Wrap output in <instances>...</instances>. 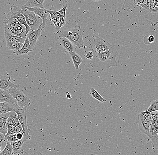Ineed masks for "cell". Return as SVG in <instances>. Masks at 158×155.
I'll list each match as a JSON object with an SVG mask.
<instances>
[{"label": "cell", "instance_id": "603a6c76", "mask_svg": "<svg viewBox=\"0 0 158 155\" xmlns=\"http://www.w3.org/2000/svg\"><path fill=\"white\" fill-rule=\"evenodd\" d=\"M90 95L100 102L105 103L106 101V100L102 97L100 94H99V93L93 87L91 88L90 90Z\"/></svg>", "mask_w": 158, "mask_h": 155}, {"label": "cell", "instance_id": "d4e9b609", "mask_svg": "<svg viewBox=\"0 0 158 155\" xmlns=\"http://www.w3.org/2000/svg\"><path fill=\"white\" fill-rule=\"evenodd\" d=\"M13 154V149L11 143L7 142L6 147L0 153V155H12Z\"/></svg>", "mask_w": 158, "mask_h": 155}, {"label": "cell", "instance_id": "4316f807", "mask_svg": "<svg viewBox=\"0 0 158 155\" xmlns=\"http://www.w3.org/2000/svg\"><path fill=\"white\" fill-rule=\"evenodd\" d=\"M5 140L7 142H10V143H14L19 141L17 138L16 134H11L7 136H5Z\"/></svg>", "mask_w": 158, "mask_h": 155}, {"label": "cell", "instance_id": "d590c367", "mask_svg": "<svg viewBox=\"0 0 158 155\" xmlns=\"http://www.w3.org/2000/svg\"><path fill=\"white\" fill-rule=\"evenodd\" d=\"M153 120H158V112L155 114V116H154V119Z\"/></svg>", "mask_w": 158, "mask_h": 155}, {"label": "cell", "instance_id": "6da1fadb", "mask_svg": "<svg viewBox=\"0 0 158 155\" xmlns=\"http://www.w3.org/2000/svg\"><path fill=\"white\" fill-rule=\"evenodd\" d=\"M118 54L116 48L113 45L112 48L109 50L102 53H97L94 60L99 67H101L102 70H103L118 66V63L116 60Z\"/></svg>", "mask_w": 158, "mask_h": 155}, {"label": "cell", "instance_id": "74e56055", "mask_svg": "<svg viewBox=\"0 0 158 155\" xmlns=\"http://www.w3.org/2000/svg\"><path fill=\"white\" fill-rule=\"evenodd\" d=\"M3 76L2 75H1V73H0V80H1V79H2V78H3Z\"/></svg>", "mask_w": 158, "mask_h": 155}, {"label": "cell", "instance_id": "9a60e30c", "mask_svg": "<svg viewBox=\"0 0 158 155\" xmlns=\"http://www.w3.org/2000/svg\"><path fill=\"white\" fill-rule=\"evenodd\" d=\"M10 112L0 114V133L4 136L6 135L8 131L7 127V120L9 116Z\"/></svg>", "mask_w": 158, "mask_h": 155}, {"label": "cell", "instance_id": "e0dca14e", "mask_svg": "<svg viewBox=\"0 0 158 155\" xmlns=\"http://www.w3.org/2000/svg\"><path fill=\"white\" fill-rule=\"evenodd\" d=\"M32 50L33 49L31 48L30 44L29 39L27 36L23 46L22 47L21 49L17 52H16L15 53L17 56H21L23 54H27L29 52H32Z\"/></svg>", "mask_w": 158, "mask_h": 155}, {"label": "cell", "instance_id": "484cf974", "mask_svg": "<svg viewBox=\"0 0 158 155\" xmlns=\"http://www.w3.org/2000/svg\"><path fill=\"white\" fill-rule=\"evenodd\" d=\"M148 111L150 112L158 111V99L155 100L151 102V105L148 108Z\"/></svg>", "mask_w": 158, "mask_h": 155}, {"label": "cell", "instance_id": "e575fe53", "mask_svg": "<svg viewBox=\"0 0 158 155\" xmlns=\"http://www.w3.org/2000/svg\"><path fill=\"white\" fill-rule=\"evenodd\" d=\"M154 5L155 6L158 7V0H154Z\"/></svg>", "mask_w": 158, "mask_h": 155}, {"label": "cell", "instance_id": "cb8c5ba5", "mask_svg": "<svg viewBox=\"0 0 158 155\" xmlns=\"http://www.w3.org/2000/svg\"><path fill=\"white\" fill-rule=\"evenodd\" d=\"M24 143L22 141H19L14 143H12L13 149V154H17L18 153H23V151L22 149V146Z\"/></svg>", "mask_w": 158, "mask_h": 155}, {"label": "cell", "instance_id": "5bb4252c", "mask_svg": "<svg viewBox=\"0 0 158 155\" xmlns=\"http://www.w3.org/2000/svg\"><path fill=\"white\" fill-rule=\"evenodd\" d=\"M18 117L20 124L22 126L23 130H26L28 129L26 111L23 110L22 108L19 109L16 112Z\"/></svg>", "mask_w": 158, "mask_h": 155}, {"label": "cell", "instance_id": "3957f363", "mask_svg": "<svg viewBox=\"0 0 158 155\" xmlns=\"http://www.w3.org/2000/svg\"><path fill=\"white\" fill-rule=\"evenodd\" d=\"M5 31L26 39V28L16 19L7 15L4 22Z\"/></svg>", "mask_w": 158, "mask_h": 155}, {"label": "cell", "instance_id": "9c48e42d", "mask_svg": "<svg viewBox=\"0 0 158 155\" xmlns=\"http://www.w3.org/2000/svg\"><path fill=\"white\" fill-rule=\"evenodd\" d=\"M21 8L24 10H27L33 12L35 14L39 16L41 18L42 20V27L43 29H44L46 25V22H47V18L49 14V10L45 9L44 8L40 7H24L23 6Z\"/></svg>", "mask_w": 158, "mask_h": 155}, {"label": "cell", "instance_id": "8fae6325", "mask_svg": "<svg viewBox=\"0 0 158 155\" xmlns=\"http://www.w3.org/2000/svg\"><path fill=\"white\" fill-rule=\"evenodd\" d=\"M11 88H18L19 86L18 85L15 84L11 82L10 77H3V78L0 80V89L8 90Z\"/></svg>", "mask_w": 158, "mask_h": 155}, {"label": "cell", "instance_id": "7a4b0ae2", "mask_svg": "<svg viewBox=\"0 0 158 155\" xmlns=\"http://www.w3.org/2000/svg\"><path fill=\"white\" fill-rule=\"evenodd\" d=\"M60 38L65 37L69 39L79 49L83 48L84 44L83 39V33L81 29L79 26H76L72 29L60 31L57 32Z\"/></svg>", "mask_w": 158, "mask_h": 155}, {"label": "cell", "instance_id": "8992f818", "mask_svg": "<svg viewBox=\"0 0 158 155\" xmlns=\"http://www.w3.org/2000/svg\"><path fill=\"white\" fill-rule=\"evenodd\" d=\"M25 10L17 6H13L11 7L10 11L7 15L12 18H15L21 24L24 26L26 28V34L31 31L30 27L27 25L23 13Z\"/></svg>", "mask_w": 158, "mask_h": 155}, {"label": "cell", "instance_id": "52a82bcc", "mask_svg": "<svg viewBox=\"0 0 158 155\" xmlns=\"http://www.w3.org/2000/svg\"><path fill=\"white\" fill-rule=\"evenodd\" d=\"M23 13L27 23L30 27L31 31L37 29L42 23V20L39 16L29 10H25Z\"/></svg>", "mask_w": 158, "mask_h": 155}, {"label": "cell", "instance_id": "1f68e13d", "mask_svg": "<svg viewBox=\"0 0 158 155\" xmlns=\"http://www.w3.org/2000/svg\"><path fill=\"white\" fill-rule=\"evenodd\" d=\"M148 40L149 43H152L154 42L155 40V37L153 35H149L148 38Z\"/></svg>", "mask_w": 158, "mask_h": 155}, {"label": "cell", "instance_id": "30bf717a", "mask_svg": "<svg viewBox=\"0 0 158 155\" xmlns=\"http://www.w3.org/2000/svg\"><path fill=\"white\" fill-rule=\"evenodd\" d=\"M43 29L41 24L40 26L38 29L34 31H30L27 35V36L29 39L30 44L32 49H34L38 38L41 35V33Z\"/></svg>", "mask_w": 158, "mask_h": 155}, {"label": "cell", "instance_id": "83f0119b", "mask_svg": "<svg viewBox=\"0 0 158 155\" xmlns=\"http://www.w3.org/2000/svg\"><path fill=\"white\" fill-rule=\"evenodd\" d=\"M49 15H50V21L54 23V25L57 22L58 19L56 16V11L53 10H49Z\"/></svg>", "mask_w": 158, "mask_h": 155}, {"label": "cell", "instance_id": "ab89813d", "mask_svg": "<svg viewBox=\"0 0 158 155\" xmlns=\"http://www.w3.org/2000/svg\"><path fill=\"white\" fill-rule=\"evenodd\" d=\"M1 150H2V147H1V145H0V153H1Z\"/></svg>", "mask_w": 158, "mask_h": 155}, {"label": "cell", "instance_id": "5b68a950", "mask_svg": "<svg viewBox=\"0 0 158 155\" xmlns=\"http://www.w3.org/2000/svg\"><path fill=\"white\" fill-rule=\"evenodd\" d=\"M10 94L16 101L18 105L23 110L26 111L27 107L31 104L30 99L18 88H11L8 90Z\"/></svg>", "mask_w": 158, "mask_h": 155}, {"label": "cell", "instance_id": "277c9868", "mask_svg": "<svg viewBox=\"0 0 158 155\" xmlns=\"http://www.w3.org/2000/svg\"><path fill=\"white\" fill-rule=\"evenodd\" d=\"M155 113H152L147 118H145L140 112L137 116L136 122L138 125L139 129L143 133L147 135L150 138L152 136V126L154 119Z\"/></svg>", "mask_w": 158, "mask_h": 155}, {"label": "cell", "instance_id": "44dd1931", "mask_svg": "<svg viewBox=\"0 0 158 155\" xmlns=\"http://www.w3.org/2000/svg\"><path fill=\"white\" fill-rule=\"evenodd\" d=\"M46 0H29L23 6L28 7L44 8V2Z\"/></svg>", "mask_w": 158, "mask_h": 155}, {"label": "cell", "instance_id": "8d00e7d4", "mask_svg": "<svg viewBox=\"0 0 158 155\" xmlns=\"http://www.w3.org/2000/svg\"><path fill=\"white\" fill-rule=\"evenodd\" d=\"M92 1H94V2H99V1H100L101 0H92Z\"/></svg>", "mask_w": 158, "mask_h": 155}, {"label": "cell", "instance_id": "836d02e7", "mask_svg": "<svg viewBox=\"0 0 158 155\" xmlns=\"http://www.w3.org/2000/svg\"><path fill=\"white\" fill-rule=\"evenodd\" d=\"M66 97H67L68 99H72V97L71 93H70L69 92H67V95H66Z\"/></svg>", "mask_w": 158, "mask_h": 155}, {"label": "cell", "instance_id": "4dcf8cb0", "mask_svg": "<svg viewBox=\"0 0 158 155\" xmlns=\"http://www.w3.org/2000/svg\"><path fill=\"white\" fill-rule=\"evenodd\" d=\"M85 58L88 60H92L94 58L93 53L92 51L87 52L85 55Z\"/></svg>", "mask_w": 158, "mask_h": 155}, {"label": "cell", "instance_id": "d6986e66", "mask_svg": "<svg viewBox=\"0 0 158 155\" xmlns=\"http://www.w3.org/2000/svg\"><path fill=\"white\" fill-rule=\"evenodd\" d=\"M69 54L73 60L75 69L76 70H78L79 66L81 63H83V60L78 53H76V52H72L69 53Z\"/></svg>", "mask_w": 158, "mask_h": 155}, {"label": "cell", "instance_id": "7c38bea8", "mask_svg": "<svg viewBox=\"0 0 158 155\" xmlns=\"http://www.w3.org/2000/svg\"><path fill=\"white\" fill-rule=\"evenodd\" d=\"M0 102L17 104L15 100L10 94L8 90L0 89Z\"/></svg>", "mask_w": 158, "mask_h": 155}, {"label": "cell", "instance_id": "ac0fdd59", "mask_svg": "<svg viewBox=\"0 0 158 155\" xmlns=\"http://www.w3.org/2000/svg\"><path fill=\"white\" fill-rule=\"evenodd\" d=\"M4 36L6 42H17L24 44L25 39L19 36L14 35L5 31Z\"/></svg>", "mask_w": 158, "mask_h": 155}, {"label": "cell", "instance_id": "d6a6232c", "mask_svg": "<svg viewBox=\"0 0 158 155\" xmlns=\"http://www.w3.org/2000/svg\"><path fill=\"white\" fill-rule=\"evenodd\" d=\"M5 140V136L3 134L0 133V145H2Z\"/></svg>", "mask_w": 158, "mask_h": 155}, {"label": "cell", "instance_id": "ffe728a7", "mask_svg": "<svg viewBox=\"0 0 158 155\" xmlns=\"http://www.w3.org/2000/svg\"><path fill=\"white\" fill-rule=\"evenodd\" d=\"M20 124L16 112H10L9 116L7 120V126L8 125H18Z\"/></svg>", "mask_w": 158, "mask_h": 155}, {"label": "cell", "instance_id": "ba28073f", "mask_svg": "<svg viewBox=\"0 0 158 155\" xmlns=\"http://www.w3.org/2000/svg\"><path fill=\"white\" fill-rule=\"evenodd\" d=\"M91 39L95 47L97 53H102L106 50H109L111 49L113 46V45L110 44L108 41L98 37L96 35H93Z\"/></svg>", "mask_w": 158, "mask_h": 155}, {"label": "cell", "instance_id": "f1b7e54d", "mask_svg": "<svg viewBox=\"0 0 158 155\" xmlns=\"http://www.w3.org/2000/svg\"><path fill=\"white\" fill-rule=\"evenodd\" d=\"M67 6H68V5H65L62 9L58 11L59 14H60V16H61V18H65V15H66Z\"/></svg>", "mask_w": 158, "mask_h": 155}, {"label": "cell", "instance_id": "4fadbf2b", "mask_svg": "<svg viewBox=\"0 0 158 155\" xmlns=\"http://www.w3.org/2000/svg\"><path fill=\"white\" fill-rule=\"evenodd\" d=\"M17 104H12L8 103H3V105L0 108V114L6 113L10 112H16L19 109H21Z\"/></svg>", "mask_w": 158, "mask_h": 155}, {"label": "cell", "instance_id": "2e32d148", "mask_svg": "<svg viewBox=\"0 0 158 155\" xmlns=\"http://www.w3.org/2000/svg\"><path fill=\"white\" fill-rule=\"evenodd\" d=\"M59 40L64 49H66L68 53H70L72 52H76V46L69 39L65 37H61L59 39Z\"/></svg>", "mask_w": 158, "mask_h": 155}, {"label": "cell", "instance_id": "f546056e", "mask_svg": "<svg viewBox=\"0 0 158 155\" xmlns=\"http://www.w3.org/2000/svg\"><path fill=\"white\" fill-rule=\"evenodd\" d=\"M17 138L18 141H22L23 143L24 142V133L23 131L20 132V133H17L16 134Z\"/></svg>", "mask_w": 158, "mask_h": 155}, {"label": "cell", "instance_id": "f35d334b", "mask_svg": "<svg viewBox=\"0 0 158 155\" xmlns=\"http://www.w3.org/2000/svg\"><path fill=\"white\" fill-rule=\"evenodd\" d=\"M3 103L0 102V108L3 105Z\"/></svg>", "mask_w": 158, "mask_h": 155}, {"label": "cell", "instance_id": "7402d4cb", "mask_svg": "<svg viewBox=\"0 0 158 155\" xmlns=\"http://www.w3.org/2000/svg\"><path fill=\"white\" fill-rule=\"evenodd\" d=\"M23 44L17 42H6V47L9 50H13L15 53L21 49Z\"/></svg>", "mask_w": 158, "mask_h": 155}]
</instances>
